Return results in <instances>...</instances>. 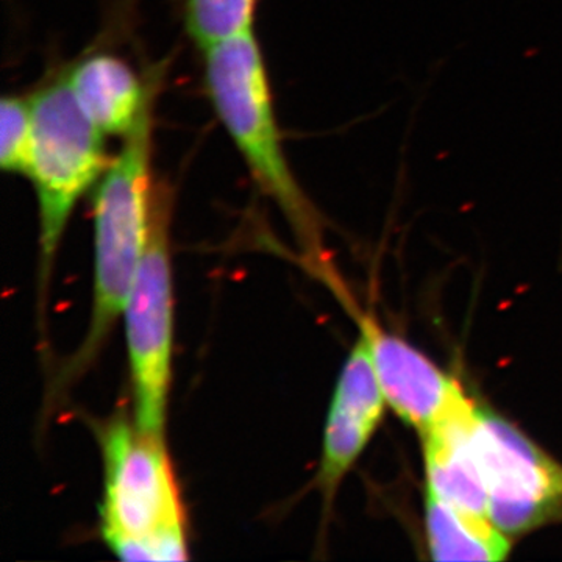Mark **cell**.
I'll return each instance as SVG.
<instances>
[{
	"instance_id": "cell-10",
	"label": "cell",
	"mask_w": 562,
	"mask_h": 562,
	"mask_svg": "<svg viewBox=\"0 0 562 562\" xmlns=\"http://www.w3.org/2000/svg\"><path fill=\"white\" fill-rule=\"evenodd\" d=\"M66 77L77 102L106 136H127L157 95L161 74L140 79L132 66L109 52L88 55Z\"/></svg>"
},
{
	"instance_id": "cell-2",
	"label": "cell",
	"mask_w": 562,
	"mask_h": 562,
	"mask_svg": "<svg viewBox=\"0 0 562 562\" xmlns=\"http://www.w3.org/2000/svg\"><path fill=\"white\" fill-rule=\"evenodd\" d=\"M124 136L121 150L94 188V291L90 327L60 373L63 384L76 382L98 360L116 325L149 239L155 183L151 181L154 106Z\"/></svg>"
},
{
	"instance_id": "cell-7",
	"label": "cell",
	"mask_w": 562,
	"mask_h": 562,
	"mask_svg": "<svg viewBox=\"0 0 562 562\" xmlns=\"http://www.w3.org/2000/svg\"><path fill=\"white\" fill-rule=\"evenodd\" d=\"M386 406L368 344L360 335L344 362L325 422L317 486L328 508L382 425Z\"/></svg>"
},
{
	"instance_id": "cell-1",
	"label": "cell",
	"mask_w": 562,
	"mask_h": 562,
	"mask_svg": "<svg viewBox=\"0 0 562 562\" xmlns=\"http://www.w3.org/2000/svg\"><path fill=\"white\" fill-rule=\"evenodd\" d=\"M211 105L260 190L279 206L314 271L331 280L322 220L284 154L271 81L255 32L203 50Z\"/></svg>"
},
{
	"instance_id": "cell-9",
	"label": "cell",
	"mask_w": 562,
	"mask_h": 562,
	"mask_svg": "<svg viewBox=\"0 0 562 562\" xmlns=\"http://www.w3.org/2000/svg\"><path fill=\"white\" fill-rule=\"evenodd\" d=\"M476 405L461 386L438 419L420 432L425 490L443 502L487 516V492L473 443Z\"/></svg>"
},
{
	"instance_id": "cell-11",
	"label": "cell",
	"mask_w": 562,
	"mask_h": 562,
	"mask_svg": "<svg viewBox=\"0 0 562 562\" xmlns=\"http://www.w3.org/2000/svg\"><path fill=\"white\" fill-rule=\"evenodd\" d=\"M425 539L432 561L508 560L513 538L486 514L460 508L425 490Z\"/></svg>"
},
{
	"instance_id": "cell-13",
	"label": "cell",
	"mask_w": 562,
	"mask_h": 562,
	"mask_svg": "<svg viewBox=\"0 0 562 562\" xmlns=\"http://www.w3.org/2000/svg\"><path fill=\"white\" fill-rule=\"evenodd\" d=\"M32 143L31 95H5L0 103V166L3 171L13 176H27Z\"/></svg>"
},
{
	"instance_id": "cell-4",
	"label": "cell",
	"mask_w": 562,
	"mask_h": 562,
	"mask_svg": "<svg viewBox=\"0 0 562 562\" xmlns=\"http://www.w3.org/2000/svg\"><path fill=\"white\" fill-rule=\"evenodd\" d=\"M33 143L27 179L38 202L41 279L77 203L98 187L110 166L105 133L90 120L70 90L66 72L31 95Z\"/></svg>"
},
{
	"instance_id": "cell-6",
	"label": "cell",
	"mask_w": 562,
	"mask_h": 562,
	"mask_svg": "<svg viewBox=\"0 0 562 562\" xmlns=\"http://www.w3.org/2000/svg\"><path fill=\"white\" fill-rule=\"evenodd\" d=\"M473 443L487 516L509 538L562 524V464L517 425L476 405Z\"/></svg>"
},
{
	"instance_id": "cell-8",
	"label": "cell",
	"mask_w": 562,
	"mask_h": 562,
	"mask_svg": "<svg viewBox=\"0 0 562 562\" xmlns=\"http://www.w3.org/2000/svg\"><path fill=\"white\" fill-rule=\"evenodd\" d=\"M351 313L391 412L408 427L427 430L462 384L413 344L384 330L372 314L357 308Z\"/></svg>"
},
{
	"instance_id": "cell-12",
	"label": "cell",
	"mask_w": 562,
	"mask_h": 562,
	"mask_svg": "<svg viewBox=\"0 0 562 562\" xmlns=\"http://www.w3.org/2000/svg\"><path fill=\"white\" fill-rule=\"evenodd\" d=\"M184 25L199 49L254 31L257 0H181Z\"/></svg>"
},
{
	"instance_id": "cell-5",
	"label": "cell",
	"mask_w": 562,
	"mask_h": 562,
	"mask_svg": "<svg viewBox=\"0 0 562 562\" xmlns=\"http://www.w3.org/2000/svg\"><path fill=\"white\" fill-rule=\"evenodd\" d=\"M172 188L157 181L149 239L122 312L131 364L133 422L140 431L161 439L172 379Z\"/></svg>"
},
{
	"instance_id": "cell-3",
	"label": "cell",
	"mask_w": 562,
	"mask_h": 562,
	"mask_svg": "<svg viewBox=\"0 0 562 562\" xmlns=\"http://www.w3.org/2000/svg\"><path fill=\"white\" fill-rule=\"evenodd\" d=\"M101 532L122 561H183L187 513L165 439L114 417L101 430Z\"/></svg>"
}]
</instances>
